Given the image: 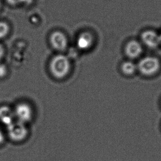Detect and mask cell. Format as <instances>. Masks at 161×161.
I'll list each match as a JSON object with an SVG mask.
<instances>
[{
    "label": "cell",
    "instance_id": "5b68a950",
    "mask_svg": "<svg viewBox=\"0 0 161 161\" xmlns=\"http://www.w3.org/2000/svg\"><path fill=\"white\" fill-rule=\"evenodd\" d=\"M50 42L51 46L56 50L63 51L67 47V38L61 31H56L52 33L50 37Z\"/></svg>",
    "mask_w": 161,
    "mask_h": 161
},
{
    "label": "cell",
    "instance_id": "6da1fadb",
    "mask_svg": "<svg viewBox=\"0 0 161 161\" xmlns=\"http://www.w3.org/2000/svg\"><path fill=\"white\" fill-rule=\"evenodd\" d=\"M70 69V63L67 57L57 54L53 57L50 64V70L57 79H63L67 75Z\"/></svg>",
    "mask_w": 161,
    "mask_h": 161
},
{
    "label": "cell",
    "instance_id": "2e32d148",
    "mask_svg": "<svg viewBox=\"0 0 161 161\" xmlns=\"http://www.w3.org/2000/svg\"><path fill=\"white\" fill-rule=\"evenodd\" d=\"M159 41H160V44L161 45V33L160 34H159Z\"/></svg>",
    "mask_w": 161,
    "mask_h": 161
},
{
    "label": "cell",
    "instance_id": "4fadbf2b",
    "mask_svg": "<svg viewBox=\"0 0 161 161\" xmlns=\"http://www.w3.org/2000/svg\"><path fill=\"white\" fill-rule=\"evenodd\" d=\"M4 53H5V50H4V47L2 44H0V61L2 60L3 57H4Z\"/></svg>",
    "mask_w": 161,
    "mask_h": 161
},
{
    "label": "cell",
    "instance_id": "7a4b0ae2",
    "mask_svg": "<svg viewBox=\"0 0 161 161\" xmlns=\"http://www.w3.org/2000/svg\"><path fill=\"white\" fill-rule=\"evenodd\" d=\"M161 63L156 57L147 56L142 59L138 63L137 69L145 76H153L159 71Z\"/></svg>",
    "mask_w": 161,
    "mask_h": 161
},
{
    "label": "cell",
    "instance_id": "ba28073f",
    "mask_svg": "<svg viewBox=\"0 0 161 161\" xmlns=\"http://www.w3.org/2000/svg\"><path fill=\"white\" fill-rule=\"evenodd\" d=\"M93 43V37L90 33L84 32L79 35L76 40V45L79 49L86 50L91 47Z\"/></svg>",
    "mask_w": 161,
    "mask_h": 161
},
{
    "label": "cell",
    "instance_id": "3957f363",
    "mask_svg": "<svg viewBox=\"0 0 161 161\" xmlns=\"http://www.w3.org/2000/svg\"><path fill=\"white\" fill-rule=\"evenodd\" d=\"M7 130L9 138L15 142L24 141L28 135V130L25 124L19 121H14L7 126Z\"/></svg>",
    "mask_w": 161,
    "mask_h": 161
},
{
    "label": "cell",
    "instance_id": "277c9868",
    "mask_svg": "<svg viewBox=\"0 0 161 161\" xmlns=\"http://www.w3.org/2000/svg\"><path fill=\"white\" fill-rule=\"evenodd\" d=\"M18 121L26 124L30 122L33 118V110L30 105L26 103H18L14 111Z\"/></svg>",
    "mask_w": 161,
    "mask_h": 161
},
{
    "label": "cell",
    "instance_id": "52a82bcc",
    "mask_svg": "<svg viewBox=\"0 0 161 161\" xmlns=\"http://www.w3.org/2000/svg\"><path fill=\"white\" fill-rule=\"evenodd\" d=\"M125 53L129 58H136L142 53V47L141 44L136 40L128 42L125 47Z\"/></svg>",
    "mask_w": 161,
    "mask_h": 161
},
{
    "label": "cell",
    "instance_id": "5bb4252c",
    "mask_svg": "<svg viewBox=\"0 0 161 161\" xmlns=\"http://www.w3.org/2000/svg\"><path fill=\"white\" fill-rule=\"evenodd\" d=\"M4 139L5 137L3 133H2V131L0 130V145H1L4 142Z\"/></svg>",
    "mask_w": 161,
    "mask_h": 161
},
{
    "label": "cell",
    "instance_id": "8fae6325",
    "mask_svg": "<svg viewBox=\"0 0 161 161\" xmlns=\"http://www.w3.org/2000/svg\"><path fill=\"white\" fill-rule=\"evenodd\" d=\"M9 24L4 21H0V39L6 37L9 33Z\"/></svg>",
    "mask_w": 161,
    "mask_h": 161
},
{
    "label": "cell",
    "instance_id": "e0dca14e",
    "mask_svg": "<svg viewBox=\"0 0 161 161\" xmlns=\"http://www.w3.org/2000/svg\"><path fill=\"white\" fill-rule=\"evenodd\" d=\"M1 7H2V3H1V1H0V10L1 9Z\"/></svg>",
    "mask_w": 161,
    "mask_h": 161
},
{
    "label": "cell",
    "instance_id": "7c38bea8",
    "mask_svg": "<svg viewBox=\"0 0 161 161\" xmlns=\"http://www.w3.org/2000/svg\"><path fill=\"white\" fill-rule=\"evenodd\" d=\"M7 73V68L6 65L0 64V78H3L6 76Z\"/></svg>",
    "mask_w": 161,
    "mask_h": 161
},
{
    "label": "cell",
    "instance_id": "30bf717a",
    "mask_svg": "<svg viewBox=\"0 0 161 161\" xmlns=\"http://www.w3.org/2000/svg\"><path fill=\"white\" fill-rule=\"evenodd\" d=\"M137 69V65L131 61H125L121 65L122 72L126 75H133Z\"/></svg>",
    "mask_w": 161,
    "mask_h": 161
},
{
    "label": "cell",
    "instance_id": "9c48e42d",
    "mask_svg": "<svg viewBox=\"0 0 161 161\" xmlns=\"http://www.w3.org/2000/svg\"><path fill=\"white\" fill-rule=\"evenodd\" d=\"M14 113L12 109L8 106H0V121L3 124L8 126L14 122Z\"/></svg>",
    "mask_w": 161,
    "mask_h": 161
},
{
    "label": "cell",
    "instance_id": "9a60e30c",
    "mask_svg": "<svg viewBox=\"0 0 161 161\" xmlns=\"http://www.w3.org/2000/svg\"><path fill=\"white\" fill-rule=\"evenodd\" d=\"M10 4H17L18 2L19 3L22 0H7Z\"/></svg>",
    "mask_w": 161,
    "mask_h": 161
},
{
    "label": "cell",
    "instance_id": "8992f818",
    "mask_svg": "<svg viewBox=\"0 0 161 161\" xmlns=\"http://www.w3.org/2000/svg\"><path fill=\"white\" fill-rule=\"evenodd\" d=\"M141 39L143 44L148 48H156L161 45L159 34L152 30H147L142 32Z\"/></svg>",
    "mask_w": 161,
    "mask_h": 161
}]
</instances>
